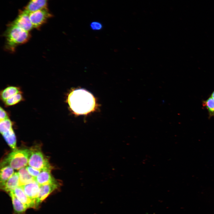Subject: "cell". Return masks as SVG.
Returning a JSON list of instances; mask_svg holds the SVG:
<instances>
[{"mask_svg":"<svg viewBox=\"0 0 214 214\" xmlns=\"http://www.w3.org/2000/svg\"><path fill=\"white\" fill-rule=\"evenodd\" d=\"M5 38V45L6 50L14 52L19 45L27 42L30 37L29 32L14 25L12 23L9 24L4 33Z\"/></svg>","mask_w":214,"mask_h":214,"instance_id":"cell-2","label":"cell"},{"mask_svg":"<svg viewBox=\"0 0 214 214\" xmlns=\"http://www.w3.org/2000/svg\"><path fill=\"white\" fill-rule=\"evenodd\" d=\"M61 183L56 182L40 185V190L38 196L36 200V207L48 196L61 185Z\"/></svg>","mask_w":214,"mask_h":214,"instance_id":"cell-7","label":"cell"},{"mask_svg":"<svg viewBox=\"0 0 214 214\" xmlns=\"http://www.w3.org/2000/svg\"><path fill=\"white\" fill-rule=\"evenodd\" d=\"M52 16L47 6L30 12L29 17L33 28L38 29Z\"/></svg>","mask_w":214,"mask_h":214,"instance_id":"cell-5","label":"cell"},{"mask_svg":"<svg viewBox=\"0 0 214 214\" xmlns=\"http://www.w3.org/2000/svg\"><path fill=\"white\" fill-rule=\"evenodd\" d=\"M0 121L9 118L7 113L1 107L0 108Z\"/></svg>","mask_w":214,"mask_h":214,"instance_id":"cell-23","label":"cell"},{"mask_svg":"<svg viewBox=\"0 0 214 214\" xmlns=\"http://www.w3.org/2000/svg\"><path fill=\"white\" fill-rule=\"evenodd\" d=\"M31 149L28 164L36 169L42 170L45 169H52L48 159L45 156L41 150L38 147Z\"/></svg>","mask_w":214,"mask_h":214,"instance_id":"cell-4","label":"cell"},{"mask_svg":"<svg viewBox=\"0 0 214 214\" xmlns=\"http://www.w3.org/2000/svg\"><path fill=\"white\" fill-rule=\"evenodd\" d=\"M18 173L20 186L29 184L35 180L34 178L28 172L26 167L19 169Z\"/></svg>","mask_w":214,"mask_h":214,"instance_id":"cell-13","label":"cell"},{"mask_svg":"<svg viewBox=\"0 0 214 214\" xmlns=\"http://www.w3.org/2000/svg\"><path fill=\"white\" fill-rule=\"evenodd\" d=\"M19 186V176L18 172H16L4 184L0 186V188L2 190L9 193Z\"/></svg>","mask_w":214,"mask_h":214,"instance_id":"cell-11","label":"cell"},{"mask_svg":"<svg viewBox=\"0 0 214 214\" xmlns=\"http://www.w3.org/2000/svg\"><path fill=\"white\" fill-rule=\"evenodd\" d=\"M210 97L214 99V91L212 92Z\"/></svg>","mask_w":214,"mask_h":214,"instance_id":"cell-24","label":"cell"},{"mask_svg":"<svg viewBox=\"0 0 214 214\" xmlns=\"http://www.w3.org/2000/svg\"><path fill=\"white\" fill-rule=\"evenodd\" d=\"M8 145L13 150L16 149V139L12 129L2 134Z\"/></svg>","mask_w":214,"mask_h":214,"instance_id":"cell-17","label":"cell"},{"mask_svg":"<svg viewBox=\"0 0 214 214\" xmlns=\"http://www.w3.org/2000/svg\"><path fill=\"white\" fill-rule=\"evenodd\" d=\"M49 0H30L25 10L29 12H33L47 6Z\"/></svg>","mask_w":214,"mask_h":214,"instance_id":"cell-12","label":"cell"},{"mask_svg":"<svg viewBox=\"0 0 214 214\" xmlns=\"http://www.w3.org/2000/svg\"><path fill=\"white\" fill-rule=\"evenodd\" d=\"M20 186L27 196L36 202L40 190V185L35 180Z\"/></svg>","mask_w":214,"mask_h":214,"instance_id":"cell-8","label":"cell"},{"mask_svg":"<svg viewBox=\"0 0 214 214\" xmlns=\"http://www.w3.org/2000/svg\"><path fill=\"white\" fill-rule=\"evenodd\" d=\"M21 93V92L18 93L5 100L4 101L5 105L7 106L13 105L22 101L23 97Z\"/></svg>","mask_w":214,"mask_h":214,"instance_id":"cell-20","label":"cell"},{"mask_svg":"<svg viewBox=\"0 0 214 214\" xmlns=\"http://www.w3.org/2000/svg\"><path fill=\"white\" fill-rule=\"evenodd\" d=\"M202 105L207 110L209 118L214 117V99L210 97L202 102Z\"/></svg>","mask_w":214,"mask_h":214,"instance_id":"cell-18","label":"cell"},{"mask_svg":"<svg viewBox=\"0 0 214 214\" xmlns=\"http://www.w3.org/2000/svg\"><path fill=\"white\" fill-rule=\"evenodd\" d=\"M20 92H21L19 88L14 86H8L1 92V97L4 101L7 99Z\"/></svg>","mask_w":214,"mask_h":214,"instance_id":"cell-16","label":"cell"},{"mask_svg":"<svg viewBox=\"0 0 214 214\" xmlns=\"http://www.w3.org/2000/svg\"><path fill=\"white\" fill-rule=\"evenodd\" d=\"M26 168L29 174L34 179L39 174L41 170L34 168L30 166H27Z\"/></svg>","mask_w":214,"mask_h":214,"instance_id":"cell-21","label":"cell"},{"mask_svg":"<svg viewBox=\"0 0 214 214\" xmlns=\"http://www.w3.org/2000/svg\"><path fill=\"white\" fill-rule=\"evenodd\" d=\"M12 122L9 119L0 121V131L1 134H3L12 129Z\"/></svg>","mask_w":214,"mask_h":214,"instance_id":"cell-19","label":"cell"},{"mask_svg":"<svg viewBox=\"0 0 214 214\" xmlns=\"http://www.w3.org/2000/svg\"><path fill=\"white\" fill-rule=\"evenodd\" d=\"M12 191L18 199L26 206L28 208H35L36 207V202L27 196L21 186L16 188Z\"/></svg>","mask_w":214,"mask_h":214,"instance_id":"cell-9","label":"cell"},{"mask_svg":"<svg viewBox=\"0 0 214 214\" xmlns=\"http://www.w3.org/2000/svg\"><path fill=\"white\" fill-rule=\"evenodd\" d=\"M30 12L24 10L20 12L12 23L24 30L29 32L34 28L29 17Z\"/></svg>","mask_w":214,"mask_h":214,"instance_id":"cell-6","label":"cell"},{"mask_svg":"<svg viewBox=\"0 0 214 214\" xmlns=\"http://www.w3.org/2000/svg\"><path fill=\"white\" fill-rule=\"evenodd\" d=\"M90 28L93 30H100L103 28L101 23L98 21H94L90 24Z\"/></svg>","mask_w":214,"mask_h":214,"instance_id":"cell-22","label":"cell"},{"mask_svg":"<svg viewBox=\"0 0 214 214\" xmlns=\"http://www.w3.org/2000/svg\"><path fill=\"white\" fill-rule=\"evenodd\" d=\"M67 102L69 107L76 114H87L95 108V99L93 95L83 89H75L68 96Z\"/></svg>","mask_w":214,"mask_h":214,"instance_id":"cell-1","label":"cell"},{"mask_svg":"<svg viewBox=\"0 0 214 214\" xmlns=\"http://www.w3.org/2000/svg\"><path fill=\"white\" fill-rule=\"evenodd\" d=\"M0 170V186L4 184L15 173L14 169L9 166L2 167Z\"/></svg>","mask_w":214,"mask_h":214,"instance_id":"cell-15","label":"cell"},{"mask_svg":"<svg viewBox=\"0 0 214 214\" xmlns=\"http://www.w3.org/2000/svg\"><path fill=\"white\" fill-rule=\"evenodd\" d=\"M51 170L45 169L41 170L38 176L35 178V180L40 185L58 181L52 176L51 172Z\"/></svg>","mask_w":214,"mask_h":214,"instance_id":"cell-10","label":"cell"},{"mask_svg":"<svg viewBox=\"0 0 214 214\" xmlns=\"http://www.w3.org/2000/svg\"><path fill=\"white\" fill-rule=\"evenodd\" d=\"M31 149H16L9 153L2 160L1 166H9L15 169H19L28 164Z\"/></svg>","mask_w":214,"mask_h":214,"instance_id":"cell-3","label":"cell"},{"mask_svg":"<svg viewBox=\"0 0 214 214\" xmlns=\"http://www.w3.org/2000/svg\"><path fill=\"white\" fill-rule=\"evenodd\" d=\"M9 193V195L11 198L15 212L17 214L23 213L28 208L18 199L12 191Z\"/></svg>","mask_w":214,"mask_h":214,"instance_id":"cell-14","label":"cell"}]
</instances>
